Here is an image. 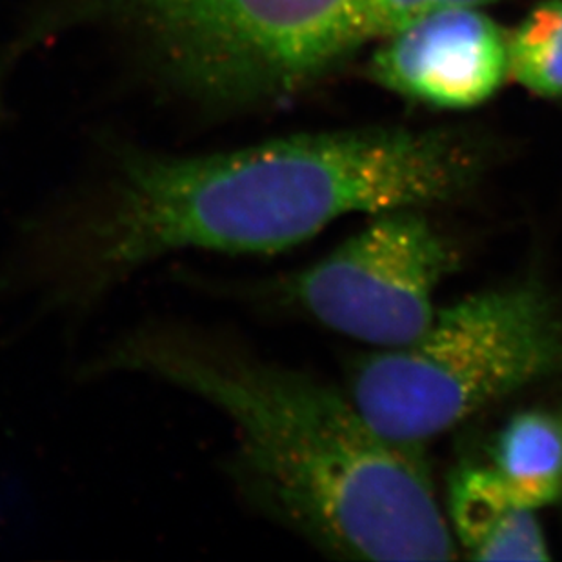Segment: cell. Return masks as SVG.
I'll list each match as a JSON object with an SVG mask.
<instances>
[{
  "instance_id": "obj_1",
  "label": "cell",
  "mask_w": 562,
  "mask_h": 562,
  "mask_svg": "<svg viewBox=\"0 0 562 562\" xmlns=\"http://www.w3.org/2000/svg\"><path fill=\"white\" fill-rule=\"evenodd\" d=\"M483 170L477 140L404 127L303 133L226 154L126 151L102 181L27 217L4 288L33 318L74 323L170 255L281 254L351 213L446 204Z\"/></svg>"
},
{
  "instance_id": "obj_2",
  "label": "cell",
  "mask_w": 562,
  "mask_h": 562,
  "mask_svg": "<svg viewBox=\"0 0 562 562\" xmlns=\"http://www.w3.org/2000/svg\"><path fill=\"white\" fill-rule=\"evenodd\" d=\"M77 375L146 376L217 409L234 428L224 475L243 503L329 558H457L420 446L387 439L350 397L226 329L144 321Z\"/></svg>"
},
{
  "instance_id": "obj_3",
  "label": "cell",
  "mask_w": 562,
  "mask_h": 562,
  "mask_svg": "<svg viewBox=\"0 0 562 562\" xmlns=\"http://www.w3.org/2000/svg\"><path fill=\"white\" fill-rule=\"evenodd\" d=\"M562 373V295L525 279L437 312L409 345L364 357L350 398L376 431L420 446Z\"/></svg>"
},
{
  "instance_id": "obj_4",
  "label": "cell",
  "mask_w": 562,
  "mask_h": 562,
  "mask_svg": "<svg viewBox=\"0 0 562 562\" xmlns=\"http://www.w3.org/2000/svg\"><path fill=\"white\" fill-rule=\"evenodd\" d=\"M368 0H110L171 74L213 97L295 90L364 43Z\"/></svg>"
},
{
  "instance_id": "obj_5",
  "label": "cell",
  "mask_w": 562,
  "mask_h": 562,
  "mask_svg": "<svg viewBox=\"0 0 562 562\" xmlns=\"http://www.w3.org/2000/svg\"><path fill=\"white\" fill-rule=\"evenodd\" d=\"M461 254L420 207L379 213L315 265L266 282V301L324 328L393 350L430 328L437 288Z\"/></svg>"
},
{
  "instance_id": "obj_6",
  "label": "cell",
  "mask_w": 562,
  "mask_h": 562,
  "mask_svg": "<svg viewBox=\"0 0 562 562\" xmlns=\"http://www.w3.org/2000/svg\"><path fill=\"white\" fill-rule=\"evenodd\" d=\"M372 71L398 95L468 110L492 99L508 79V35L477 8L440 11L386 37Z\"/></svg>"
},
{
  "instance_id": "obj_7",
  "label": "cell",
  "mask_w": 562,
  "mask_h": 562,
  "mask_svg": "<svg viewBox=\"0 0 562 562\" xmlns=\"http://www.w3.org/2000/svg\"><path fill=\"white\" fill-rule=\"evenodd\" d=\"M486 467L517 506L544 508L562 501V409H526L497 434Z\"/></svg>"
},
{
  "instance_id": "obj_8",
  "label": "cell",
  "mask_w": 562,
  "mask_h": 562,
  "mask_svg": "<svg viewBox=\"0 0 562 562\" xmlns=\"http://www.w3.org/2000/svg\"><path fill=\"white\" fill-rule=\"evenodd\" d=\"M508 68L533 95L562 97V0L537 5L508 33Z\"/></svg>"
},
{
  "instance_id": "obj_9",
  "label": "cell",
  "mask_w": 562,
  "mask_h": 562,
  "mask_svg": "<svg viewBox=\"0 0 562 562\" xmlns=\"http://www.w3.org/2000/svg\"><path fill=\"white\" fill-rule=\"evenodd\" d=\"M475 561H548V542L536 509L509 512L470 552Z\"/></svg>"
},
{
  "instance_id": "obj_10",
  "label": "cell",
  "mask_w": 562,
  "mask_h": 562,
  "mask_svg": "<svg viewBox=\"0 0 562 562\" xmlns=\"http://www.w3.org/2000/svg\"><path fill=\"white\" fill-rule=\"evenodd\" d=\"M495 0H368L364 38L390 37L393 33L440 11L492 4Z\"/></svg>"
}]
</instances>
